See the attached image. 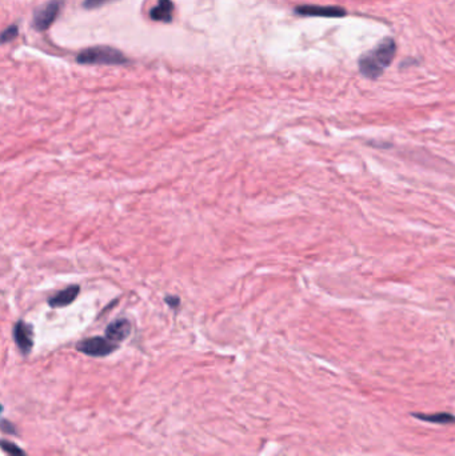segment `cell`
Returning a JSON list of instances; mask_svg holds the SVG:
<instances>
[{"mask_svg":"<svg viewBox=\"0 0 455 456\" xmlns=\"http://www.w3.org/2000/svg\"><path fill=\"white\" fill-rule=\"evenodd\" d=\"M397 55V43L393 38H386L377 47L363 53L358 60L360 71L369 79H378L393 63Z\"/></svg>","mask_w":455,"mask_h":456,"instance_id":"obj_1","label":"cell"},{"mask_svg":"<svg viewBox=\"0 0 455 456\" xmlns=\"http://www.w3.org/2000/svg\"><path fill=\"white\" fill-rule=\"evenodd\" d=\"M76 60L79 64H104V66H121L128 63V58L117 48L110 46H94L82 49Z\"/></svg>","mask_w":455,"mask_h":456,"instance_id":"obj_2","label":"cell"},{"mask_svg":"<svg viewBox=\"0 0 455 456\" xmlns=\"http://www.w3.org/2000/svg\"><path fill=\"white\" fill-rule=\"evenodd\" d=\"M130 333H131L130 322L127 319H118L107 327L106 337L118 344L119 341H123L126 337H128Z\"/></svg>","mask_w":455,"mask_h":456,"instance_id":"obj_8","label":"cell"},{"mask_svg":"<svg viewBox=\"0 0 455 456\" xmlns=\"http://www.w3.org/2000/svg\"><path fill=\"white\" fill-rule=\"evenodd\" d=\"M1 450L8 456H27L21 447L8 440H1Z\"/></svg>","mask_w":455,"mask_h":456,"instance_id":"obj_11","label":"cell"},{"mask_svg":"<svg viewBox=\"0 0 455 456\" xmlns=\"http://www.w3.org/2000/svg\"><path fill=\"white\" fill-rule=\"evenodd\" d=\"M63 7V0H49L34 12L32 25L36 31L43 32L55 23Z\"/></svg>","mask_w":455,"mask_h":456,"instance_id":"obj_3","label":"cell"},{"mask_svg":"<svg viewBox=\"0 0 455 456\" xmlns=\"http://www.w3.org/2000/svg\"><path fill=\"white\" fill-rule=\"evenodd\" d=\"M118 348V344L107 337H89L78 343V350L90 357H107Z\"/></svg>","mask_w":455,"mask_h":456,"instance_id":"obj_4","label":"cell"},{"mask_svg":"<svg viewBox=\"0 0 455 456\" xmlns=\"http://www.w3.org/2000/svg\"><path fill=\"white\" fill-rule=\"evenodd\" d=\"M19 34V28L16 24H12L10 27H7L3 32H1V43L5 45L8 42H12Z\"/></svg>","mask_w":455,"mask_h":456,"instance_id":"obj_12","label":"cell"},{"mask_svg":"<svg viewBox=\"0 0 455 456\" xmlns=\"http://www.w3.org/2000/svg\"><path fill=\"white\" fill-rule=\"evenodd\" d=\"M113 1H117V0H84L83 1V7L86 10H95V8H99L104 4H108V3H113Z\"/></svg>","mask_w":455,"mask_h":456,"instance_id":"obj_13","label":"cell"},{"mask_svg":"<svg viewBox=\"0 0 455 456\" xmlns=\"http://www.w3.org/2000/svg\"><path fill=\"white\" fill-rule=\"evenodd\" d=\"M14 337H15V341H16L19 350L23 352L24 355L30 354V351L32 350V346H34L32 327L22 320L18 322L14 328Z\"/></svg>","mask_w":455,"mask_h":456,"instance_id":"obj_6","label":"cell"},{"mask_svg":"<svg viewBox=\"0 0 455 456\" xmlns=\"http://www.w3.org/2000/svg\"><path fill=\"white\" fill-rule=\"evenodd\" d=\"M414 418L428 422V423H435V424H454L455 416L449 412H435V413H419L414 412L411 413Z\"/></svg>","mask_w":455,"mask_h":456,"instance_id":"obj_10","label":"cell"},{"mask_svg":"<svg viewBox=\"0 0 455 456\" xmlns=\"http://www.w3.org/2000/svg\"><path fill=\"white\" fill-rule=\"evenodd\" d=\"M80 287L79 286H70L60 291L58 295L49 299V306L51 307H66L70 306L72 302L78 298Z\"/></svg>","mask_w":455,"mask_h":456,"instance_id":"obj_9","label":"cell"},{"mask_svg":"<svg viewBox=\"0 0 455 456\" xmlns=\"http://www.w3.org/2000/svg\"><path fill=\"white\" fill-rule=\"evenodd\" d=\"M174 8L175 7L171 0H158L150 11V18L155 22L171 23L174 18Z\"/></svg>","mask_w":455,"mask_h":456,"instance_id":"obj_7","label":"cell"},{"mask_svg":"<svg viewBox=\"0 0 455 456\" xmlns=\"http://www.w3.org/2000/svg\"><path fill=\"white\" fill-rule=\"evenodd\" d=\"M295 14L302 16H318V18H343L347 15V11L336 5L305 4L295 7Z\"/></svg>","mask_w":455,"mask_h":456,"instance_id":"obj_5","label":"cell"},{"mask_svg":"<svg viewBox=\"0 0 455 456\" xmlns=\"http://www.w3.org/2000/svg\"><path fill=\"white\" fill-rule=\"evenodd\" d=\"M1 430L4 433H16L15 429H14V424L12 423H8L7 420H3L1 422Z\"/></svg>","mask_w":455,"mask_h":456,"instance_id":"obj_14","label":"cell"}]
</instances>
